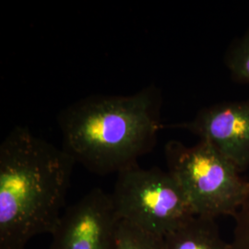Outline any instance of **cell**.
I'll list each match as a JSON object with an SVG mask.
<instances>
[{
    "instance_id": "obj_3",
    "label": "cell",
    "mask_w": 249,
    "mask_h": 249,
    "mask_svg": "<svg viewBox=\"0 0 249 249\" xmlns=\"http://www.w3.org/2000/svg\"><path fill=\"white\" fill-rule=\"evenodd\" d=\"M167 171L183 189L196 216L216 220L234 217L249 196V181L211 143L164 146Z\"/></svg>"
},
{
    "instance_id": "obj_7",
    "label": "cell",
    "mask_w": 249,
    "mask_h": 249,
    "mask_svg": "<svg viewBox=\"0 0 249 249\" xmlns=\"http://www.w3.org/2000/svg\"><path fill=\"white\" fill-rule=\"evenodd\" d=\"M164 249H231L213 219L194 216L163 237Z\"/></svg>"
},
{
    "instance_id": "obj_9",
    "label": "cell",
    "mask_w": 249,
    "mask_h": 249,
    "mask_svg": "<svg viewBox=\"0 0 249 249\" xmlns=\"http://www.w3.org/2000/svg\"><path fill=\"white\" fill-rule=\"evenodd\" d=\"M116 249H164L163 237L120 220Z\"/></svg>"
},
{
    "instance_id": "obj_4",
    "label": "cell",
    "mask_w": 249,
    "mask_h": 249,
    "mask_svg": "<svg viewBox=\"0 0 249 249\" xmlns=\"http://www.w3.org/2000/svg\"><path fill=\"white\" fill-rule=\"evenodd\" d=\"M111 196L121 221L160 237L196 216L178 181L157 167L120 171Z\"/></svg>"
},
{
    "instance_id": "obj_2",
    "label": "cell",
    "mask_w": 249,
    "mask_h": 249,
    "mask_svg": "<svg viewBox=\"0 0 249 249\" xmlns=\"http://www.w3.org/2000/svg\"><path fill=\"white\" fill-rule=\"evenodd\" d=\"M161 104L155 85L130 95L95 94L78 100L57 117L62 149L94 174H118L155 147L164 128Z\"/></svg>"
},
{
    "instance_id": "obj_6",
    "label": "cell",
    "mask_w": 249,
    "mask_h": 249,
    "mask_svg": "<svg viewBox=\"0 0 249 249\" xmlns=\"http://www.w3.org/2000/svg\"><path fill=\"white\" fill-rule=\"evenodd\" d=\"M164 127L187 130L211 143L240 173L249 167V99L203 107L191 120Z\"/></svg>"
},
{
    "instance_id": "obj_1",
    "label": "cell",
    "mask_w": 249,
    "mask_h": 249,
    "mask_svg": "<svg viewBox=\"0 0 249 249\" xmlns=\"http://www.w3.org/2000/svg\"><path fill=\"white\" fill-rule=\"evenodd\" d=\"M75 163L28 127L10 130L0 145V249H25L32 238L53 232Z\"/></svg>"
},
{
    "instance_id": "obj_5",
    "label": "cell",
    "mask_w": 249,
    "mask_h": 249,
    "mask_svg": "<svg viewBox=\"0 0 249 249\" xmlns=\"http://www.w3.org/2000/svg\"><path fill=\"white\" fill-rule=\"evenodd\" d=\"M119 223L111 194L93 188L65 210L49 249H116Z\"/></svg>"
},
{
    "instance_id": "obj_10",
    "label": "cell",
    "mask_w": 249,
    "mask_h": 249,
    "mask_svg": "<svg viewBox=\"0 0 249 249\" xmlns=\"http://www.w3.org/2000/svg\"><path fill=\"white\" fill-rule=\"evenodd\" d=\"M233 218L231 249H249V196Z\"/></svg>"
},
{
    "instance_id": "obj_8",
    "label": "cell",
    "mask_w": 249,
    "mask_h": 249,
    "mask_svg": "<svg viewBox=\"0 0 249 249\" xmlns=\"http://www.w3.org/2000/svg\"><path fill=\"white\" fill-rule=\"evenodd\" d=\"M223 61L231 80L239 84L249 85V27L228 45Z\"/></svg>"
}]
</instances>
